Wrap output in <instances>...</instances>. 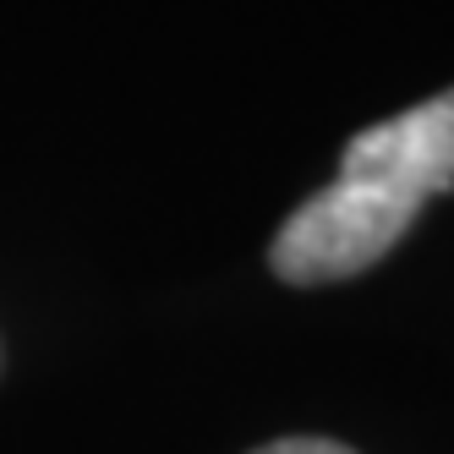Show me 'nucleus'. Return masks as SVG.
<instances>
[{"label":"nucleus","mask_w":454,"mask_h":454,"mask_svg":"<svg viewBox=\"0 0 454 454\" xmlns=\"http://www.w3.org/2000/svg\"><path fill=\"white\" fill-rule=\"evenodd\" d=\"M454 186V88L433 93L378 126H362L340 176L279 224L269 269L285 285H334L372 269L416 208Z\"/></svg>","instance_id":"1"},{"label":"nucleus","mask_w":454,"mask_h":454,"mask_svg":"<svg viewBox=\"0 0 454 454\" xmlns=\"http://www.w3.org/2000/svg\"><path fill=\"white\" fill-rule=\"evenodd\" d=\"M252 454H356V449H345L334 438H279V443H263Z\"/></svg>","instance_id":"2"}]
</instances>
